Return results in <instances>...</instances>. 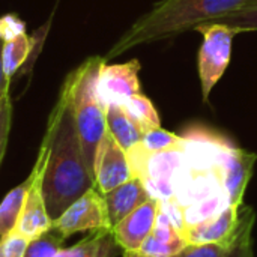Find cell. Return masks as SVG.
Here are the masks:
<instances>
[{
	"mask_svg": "<svg viewBox=\"0 0 257 257\" xmlns=\"http://www.w3.org/2000/svg\"><path fill=\"white\" fill-rule=\"evenodd\" d=\"M36 158L42 164L41 188L53 220L95 187V179L83 157L74 110L65 90H60L59 99L50 113Z\"/></svg>",
	"mask_w": 257,
	"mask_h": 257,
	"instance_id": "1",
	"label": "cell"
},
{
	"mask_svg": "<svg viewBox=\"0 0 257 257\" xmlns=\"http://www.w3.org/2000/svg\"><path fill=\"white\" fill-rule=\"evenodd\" d=\"M247 3L248 0H160L120 36L105 60L136 45L178 36L185 30L232 14Z\"/></svg>",
	"mask_w": 257,
	"mask_h": 257,
	"instance_id": "2",
	"label": "cell"
},
{
	"mask_svg": "<svg viewBox=\"0 0 257 257\" xmlns=\"http://www.w3.org/2000/svg\"><path fill=\"white\" fill-rule=\"evenodd\" d=\"M104 63L105 57H89L66 77L62 86L71 101L83 157L92 176L98 148L107 133L105 107L98 96V80Z\"/></svg>",
	"mask_w": 257,
	"mask_h": 257,
	"instance_id": "3",
	"label": "cell"
},
{
	"mask_svg": "<svg viewBox=\"0 0 257 257\" xmlns=\"http://www.w3.org/2000/svg\"><path fill=\"white\" fill-rule=\"evenodd\" d=\"M194 30L203 35V42L199 50L197 68L202 87V98L206 102L215 84L224 75L230 57H232V44L236 35L241 32L235 27L208 21L197 26Z\"/></svg>",
	"mask_w": 257,
	"mask_h": 257,
	"instance_id": "4",
	"label": "cell"
},
{
	"mask_svg": "<svg viewBox=\"0 0 257 257\" xmlns=\"http://www.w3.org/2000/svg\"><path fill=\"white\" fill-rule=\"evenodd\" d=\"M104 229H111V226L104 196L95 187L87 190L53 220V230L63 239L78 232H96Z\"/></svg>",
	"mask_w": 257,
	"mask_h": 257,
	"instance_id": "5",
	"label": "cell"
},
{
	"mask_svg": "<svg viewBox=\"0 0 257 257\" xmlns=\"http://www.w3.org/2000/svg\"><path fill=\"white\" fill-rule=\"evenodd\" d=\"M140 69L137 59L125 63H104L98 80V96L104 107L110 104L123 105L130 98L140 92Z\"/></svg>",
	"mask_w": 257,
	"mask_h": 257,
	"instance_id": "6",
	"label": "cell"
},
{
	"mask_svg": "<svg viewBox=\"0 0 257 257\" xmlns=\"http://www.w3.org/2000/svg\"><path fill=\"white\" fill-rule=\"evenodd\" d=\"M95 188L105 194L134 178L126 152L107 131L95 158Z\"/></svg>",
	"mask_w": 257,
	"mask_h": 257,
	"instance_id": "7",
	"label": "cell"
},
{
	"mask_svg": "<svg viewBox=\"0 0 257 257\" xmlns=\"http://www.w3.org/2000/svg\"><path fill=\"white\" fill-rule=\"evenodd\" d=\"M30 173H32V184L29 187L15 232L23 235L29 241H33L53 229V218L48 214L42 188H41L42 164L39 158H36Z\"/></svg>",
	"mask_w": 257,
	"mask_h": 257,
	"instance_id": "8",
	"label": "cell"
},
{
	"mask_svg": "<svg viewBox=\"0 0 257 257\" xmlns=\"http://www.w3.org/2000/svg\"><path fill=\"white\" fill-rule=\"evenodd\" d=\"M158 217V200L151 197L136 211L111 227L113 236L123 251H139L151 235Z\"/></svg>",
	"mask_w": 257,
	"mask_h": 257,
	"instance_id": "9",
	"label": "cell"
},
{
	"mask_svg": "<svg viewBox=\"0 0 257 257\" xmlns=\"http://www.w3.org/2000/svg\"><path fill=\"white\" fill-rule=\"evenodd\" d=\"M257 161V154L248 152L232 145L224 157L221 178L223 187L229 197V205L239 208L242 206V199L247 190V185L251 179L253 169Z\"/></svg>",
	"mask_w": 257,
	"mask_h": 257,
	"instance_id": "10",
	"label": "cell"
},
{
	"mask_svg": "<svg viewBox=\"0 0 257 257\" xmlns=\"http://www.w3.org/2000/svg\"><path fill=\"white\" fill-rule=\"evenodd\" d=\"M239 208L229 205L226 209L212 217L184 226L181 229V233L188 245L229 241L233 238L238 227Z\"/></svg>",
	"mask_w": 257,
	"mask_h": 257,
	"instance_id": "11",
	"label": "cell"
},
{
	"mask_svg": "<svg viewBox=\"0 0 257 257\" xmlns=\"http://www.w3.org/2000/svg\"><path fill=\"white\" fill-rule=\"evenodd\" d=\"M187 245L181 230L158 209L155 227L139 248V253L148 257H175Z\"/></svg>",
	"mask_w": 257,
	"mask_h": 257,
	"instance_id": "12",
	"label": "cell"
},
{
	"mask_svg": "<svg viewBox=\"0 0 257 257\" xmlns=\"http://www.w3.org/2000/svg\"><path fill=\"white\" fill-rule=\"evenodd\" d=\"M102 196L107 205V212L111 227L116 226L120 220H123L140 205H143L146 200L151 199L149 191L146 190L143 182L137 178L130 179L128 182L116 187L114 190Z\"/></svg>",
	"mask_w": 257,
	"mask_h": 257,
	"instance_id": "13",
	"label": "cell"
},
{
	"mask_svg": "<svg viewBox=\"0 0 257 257\" xmlns=\"http://www.w3.org/2000/svg\"><path fill=\"white\" fill-rule=\"evenodd\" d=\"M111 229L92 232L72 247L60 248L53 257H114L119 253Z\"/></svg>",
	"mask_w": 257,
	"mask_h": 257,
	"instance_id": "14",
	"label": "cell"
},
{
	"mask_svg": "<svg viewBox=\"0 0 257 257\" xmlns=\"http://www.w3.org/2000/svg\"><path fill=\"white\" fill-rule=\"evenodd\" d=\"M105 122L107 131L125 152L142 142V130L130 119L120 105L110 104L105 107Z\"/></svg>",
	"mask_w": 257,
	"mask_h": 257,
	"instance_id": "15",
	"label": "cell"
},
{
	"mask_svg": "<svg viewBox=\"0 0 257 257\" xmlns=\"http://www.w3.org/2000/svg\"><path fill=\"white\" fill-rule=\"evenodd\" d=\"M38 33L33 36H27L24 33V35L17 36L11 41L3 42V50H2L3 69H5V74L9 80H11V77L15 75V72L27 60L33 59V48L39 47L42 44V39H44V36H41Z\"/></svg>",
	"mask_w": 257,
	"mask_h": 257,
	"instance_id": "16",
	"label": "cell"
},
{
	"mask_svg": "<svg viewBox=\"0 0 257 257\" xmlns=\"http://www.w3.org/2000/svg\"><path fill=\"white\" fill-rule=\"evenodd\" d=\"M30 184L32 173L27 176V179H24L15 188H12L0 202V239L15 230Z\"/></svg>",
	"mask_w": 257,
	"mask_h": 257,
	"instance_id": "17",
	"label": "cell"
},
{
	"mask_svg": "<svg viewBox=\"0 0 257 257\" xmlns=\"http://www.w3.org/2000/svg\"><path fill=\"white\" fill-rule=\"evenodd\" d=\"M120 107L125 110L130 119L142 130L143 134L161 126V119L154 102L143 93L134 95Z\"/></svg>",
	"mask_w": 257,
	"mask_h": 257,
	"instance_id": "18",
	"label": "cell"
},
{
	"mask_svg": "<svg viewBox=\"0 0 257 257\" xmlns=\"http://www.w3.org/2000/svg\"><path fill=\"white\" fill-rule=\"evenodd\" d=\"M256 214L250 206L239 208V221L233 236L232 247L226 257H254L251 245V230L254 226Z\"/></svg>",
	"mask_w": 257,
	"mask_h": 257,
	"instance_id": "19",
	"label": "cell"
},
{
	"mask_svg": "<svg viewBox=\"0 0 257 257\" xmlns=\"http://www.w3.org/2000/svg\"><path fill=\"white\" fill-rule=\"evenodd\" d=\"M185 145V137L170 133L164 128H155L143 134L140 146L151 154L166 152L173 149H181Z\"/></svg>",
	"mask_w": 257,
	"mask_h": 257,
	"instance_id": "20",
	"label": "cell"
},
{
	"mask_svg": "<svg viewBox=\"0 0 257 257\" xmlns=\"http://www.w3.org/2000/svg\"><path fill=\"white\" fill-rule=\"evenodd\" d=\"M63 238L53 229L29 242L24 257H53L63 248Z\"/></svg>",
	"mask_w": 257,
	"mask_h": 257,
	"instance_id": "21",
	"label": "cell"
},
{
	"mask_svg": "<svg viewBox=\"0 0 257 257\" xmlns=\"http://www.w3.org/2000/svg\"><path fill=\"white\" fill-rule=\"evenodd\" d=\"M214 23L226 24L230 27L238 29L242 32H256L257 30V6H244L232 14H227L224 17L211 20Z\"/></svg>",
	"mask_w": 257,
	"mask_h": 257,
	"instance_id": "22",
	"label": "cell"
},
{
	"mask_svg": "<svg viewBox=\"0 0 257 257\" xmlns=\"http://www.w3.org/2000/svg\"><path fill=\"white\" fill-rule=\"evenodd\" d=\"M232 242H233V238L229 241H223V242H206V244L187 245L178 256L175 257H226L232 247Z\"/></svg>",
	"mask_w": 257,
	"mask_h": 257,
	"instance_id": "23",
	"label": "cell"
},
{
	"mask_svg": "<svg viewBox=\"0 0 257 257\" xmlns=\"http://www.w3.org/2000/svg\"><path fill=\"white\" fill-rule=\"evenodd\" d=\"M29 239L15 230L0 239V257H24L29 247Z\"/></svg>",
	"mask_w": 257,
	"mask_h": 257,
	"instance_id": "24",
	"label": "cell"
},
{
	"mask_svg": "<svg viewBox=\"0 0 257 257\" xmlns=\"http://www.w3.org/2000/svg\"><path fill=\"white\" fill-rule=\"evenodd\" d=\"M11 119H12V102L9 92L0 101V164L5 157L9 130H11Z\"/></svg>",
	"mask_w": 257,
	"mask_h": 257,
	"instance_id": "25",
	"label": "cell"
},
{
	"mask_svg": "<svg viewBox=\"0 0 257 257\" xmlns=\"http://www.w3.org/2000/svg\"><path fill=\"white\" fill-rule=\"evenodd\" d=\"M26 33V23L15 14H6L0 17V39L3 42L11 41Z\"/></svg>",
	"mask_w": 257,
	"mask_h": 257,
	"instance_id": "26",
	"label": "cell"
},
{
	"mask_svg": "<svg viewBox=\"0 0 257 257\" xmlns=\"http://www.w3.org/2000/svg\"><path fill=\"white\" fill-rule=\"evenodd\" d=\"M2 50H3V41L0 39V101L3 99V96L9 92V78L5 74L3 69V59H2Z\"/></svg>",
	"mask_w": 257,
	"mask_h": 257,
	"instance_id": "27",
	"label": "cell"
},
{
	"mask_svg": "<svg viewBox=\"0 0 257 257\" xmlns=\"http://www.w3.org/2000/svg\"><path fill=\"white\" fill-rule=\"evenodd\" d=\"M123 257H148L139 251H123Z\"/></svg>",
	"mask_w": 257,
	"mask_h": 257,
	"instance_id": "28",
	"label": "cell"
},
{
	"mask_svg": "<svg viewBox=\"0 0 257 257\" xmlns=\"http://www.w3.org/2000/svg\"><path fill=\"white\" fill-rule=\"evenodd\" d=\"M245 6H257V0H248V3Z\"/></svg>",
	"mask_w": 257,
	"mask_h": 257,
	"instance_id": "29",
	"label": "cell"
}]
</instances>
